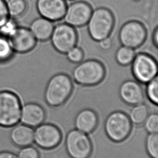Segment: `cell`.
<instances>
[{
    "mask_svg": "<svg viewBox=\"0 0 158 158\" xmlns=\"http://www.w3.org/2000/svg\"><path fill=\"white\" fill-rule=\"evenodd\" d=\"M73 91L72 79L63 73L54 75L48 82L44 91L45 103L50 106L59 107L68 101Z\"/></svg>",
    "mask_w": 158,
    "mask_h": 158,
    "instance_id": "6da1fadb",
    "label": "cell"
},
{
    "mask_svg": "<svg viewBox=\"0 0 158 158\" xmlns=\"http://www.w3.org/2000/svg\"><path fill=\"white\" fill-rule=\"evenodd\" d=\"M104 65L98 60H86L81 62L73 69L72 76L74 81L81 85L92 86L101 83L105 78Z\"/></svg>",
    "mask_w": 158,
    "mask_h": 158,
    "instance_id": "7a4b0ae2",
    "label": "cell"
},
{
    "mask_svg": "<svg viewBox=\"0 0 158 158\" xmlns=\"http://www.w3.org/2000/svg\"><path fill=\"white\" fill-rule=\"evenodd\" d=\"M115 19L110 9L100 7L92 11L88 21V32L92 40L100 42L109 37L113 30Z\"/></svg>",
    "mask_w": 158,
    "mask_h": 158,
    "instance_id": "3957f363",
    "label": "cell"
},
{
    "mask_svg": "<svg viewBox=\"0 0 158 158\" xmlns=\"http://www.w3.org/2000/svg\"><path fill=\"white\" fill-rule=\"evenodd\" d=\"M21 101L15 92L10 90L0 91V126L13 127L20 122Z\"/></svg>",
    "mask_w": 158,
    "mask_h": 158,
    "instance_id": "277c9868",
    "label": "cell"
},
{
    "mask_svg": "<svg viewBox=\"0 0 158 158\" xmlns=\"http://www.w3.org/2000/svg\"><path fill=\"white\" fill-rule=\"evenodd\" d=\"M104 128L109 139L115 143H120L127 139L130 135L132 123L127 114L116 111L107 116Z\"/></svg>",
    "mask_w": 158,
    "mask_h": 158,
    "instance_id": "5b68a950",
    "label": "cell"
},
{
    "mask_svg": "<svg viewBox=\"0 0 158 158\" xmlns=\"http://www.w3.org/2000/svg\"><path fill=\"white\" fill-rule=\"evenodd\" d=\"M133 76L140 83L148 84L157 77L158 63L152 56L146 53H138L132 62Z\"/></svg>",
    "mask_w": 158,
    "mask_h": 158,
    "instance_id": "8992f818",
    "label": "cell"
},
{
    "mask_svg": "<svg viewBox=\"0 0 158 158\" xmlns=\"http://www.w3.org/2000/svg\"><path fill=\"white\" fill-rule=\"evenodd\" d=\"M147 35V30L143 24L132 20L127 22L120 28L119 40L123 46L135 49L143 44Z\"/></svg>",
    "mask_w": 158,
    "mask_h": 158,
    "instance_id": "52a82bcc",
    "label": "cell"
},
{
    "mask_svg": "<svg viewBox=\"0 0 158 158\" xmlns=\"http://www.w3.org/2000/svg\"><path fill=\"white\" fill-rule=\"evenodd\" d=\"M66 151L71 158H88L92 151L91 141L88 135L77 129L72 130L66 135Z\"/></svg>",
    "mask_w": 158,
    "mask_h": 158,
    "instance_id": "ba28073f",
    "label": "cell"
},
{
    "mask_svg": "<svg viewBox=\"0 0 158 158\" xmlns=\"http://www.w3.org/2000/svg\"><path fill=\"white\" fill-rule=\"evenodd\" d=\"M52 45L57 52L66 53L75 47L78 41V35L75 28L66 23L54 27L50 37Z\"/></svg>",
    "mask_w": 158,
    "mask_h": 158,
    "instance_id": "9c48e42d",
    "label": "cell"
},
{
    "mask_svg": "<svg viewBox=\"0 0 158 158\" xmlns=\"http://www.w3.org/2000/svg\"><path fill=\"white\" fill-rule=\"evenodd\" d=\"M62 139L61 131L53 124L43 123L34 130V142L43 149L50 150L57 147Z\"/></svg>",
    "mask_w": 158,
    "mask_h": 158,
    "instance_id": "30bf717a",
    "label": "cell"
},
{
    "mask_svg": "<svg viewBox=\"0 0 158 158\" xmlns=\"http://www.w3.org/2000/svg\"><path fill=\"white\" fill-rule=\"evenodd\" d=\"M92 6L85 1H78L67 6L64 19L73 27H81L88 23L92 13Z\"/></svg>",
    "mask_w": 158,
    "mask_h": 158,
    "instance_id": "8fae6325",
    "label": "cell"
},
{
    "mask_svg": "<svg viewBox=\"0 0 158 158\" xmlns=\"http://www.w3.org/2000/svg\"><path fill=\"white\" fill-rule=\"evenodd\" d=\"M8 38L15 53H27L32 51L36 45V39L30 29L26 27H18Z\"/></svg>",
    "mask_w": 158,
    "mask_h": 158,
    "instance_id": "7c38bea8",
    "label": "cell"
},
{
    "mask_svg": "<svg viewBox=\"0 0 158 158\" xmlns=\"http://www.w3.org/2000/svg\"><path fill=\"white\" fill-rule=\"evenodd\" d=\"M67 6L65 0H37V10L40 15L52 22L63 19Z\"/></svg>",
    "mask_w": 158,
    "mask_h": 158,
    "instance_id": "4fadbf2b",
    "label": "cell"
},
{
    "mask_svg": "<svg viewBox=\"0 0 158 158\" xmlns=\"http://www.w3.org/2000/svg\"><path fill=\"white\" fill-rule=\"evenodd\" d=\"M120 98L129 105H139L143 103L145 94L139 82L127 80L121 84L119 90Z\"/></svg>",
    "mask_w": 158,
    "mask_h": 158,
    "instance_id": "5bb4252c",
    "label": "cell"
},
{
    "mask_svg": "<svg viewBox=\"0 0 158 158\" xmlns=\"http://www.w3.org/2000/svg\"><path fill=\"white\" fill-rule=\"evenodd\" d=\"M46 118L45 110L40 104L29 102L22 106L20 123L32 128L43 124Z\"/></svg>",
    "mask_w": 158,
    "mask_h": 158,
    "instance_id": "9a60e30c",
    "label": "cell"
},
{
    "mask_svg": "<svg viewBox=\"0 0 158 158\" xmlns=\"http://www.w3.org/2000/svg\"><path fill=\"white\" fill-rule=\"evenodd\" d=\"M98 124V117L92 109L81 110L75 117L76 129L85 133H90L95 130Z\"/></svg>",
    "mask_w": 158,
    "mask_h": 158,
    "instance_id": "2e32d148",
    "label": "cell"
},
{
    "mask_svg": "<svg viewBox=\"0 0 158 158\" xmlns=\"http://www.w3.org/2000/svg\"><path fill=\"white\" fill-rule=\"evenodd\" d=\"M34 128L19 123L13 126L11 130V141L15 146L20 148L30 146L34 143Z\"/></svg>",
    "mask_w": 158,
    "mask_h": 158,
    "instance_id": "e0dca14e",
    "label": "cell"
},
{
    "mask_svg": "<svg viewBox=\"0 0 158 158\" xmlns=\"http://www.w3.org/2000/svg\"><path fill=\"white\" fill-rule=\"evenodd\" d=\"M53 29V22L42 17L34 19L29 28L37 41L41 42L48 41L50 39Z\"/></svg>",
    "mask_w": 158,
    "mask_h": 158,
    "instance_id": "ac0fdd59",
    "label": "cell"
},
{
    "mask_svg": "<svg viewBox=\"0 0 158 158\" xmlns=\"http://www.w3.org/2000/svg\"><path fill=\"white\" fill-rule=\"evenodd\" d=\"M149 115V110L143 103L134 106L130 114V119L132 123L139 125L143 124Z\"/></svg>",
    "mask_w": 158,
    "mask_h": 158,
    "instance_id": "d6986e66",
    "label": "cell"
},
{
    "mask_svg": "<svg viewBox=\"0 0 158 158\" xmlns=\"http://www.w3.org/2000/svg\"><path fill=\"white\" fill-rule=\"evenodd\" d=\"M6 4L9 16L14 19L23 15L27 8L26 0H8Z\"/></svg>",
    "mask_w": 158,
    "mask_h": 158,
    "instance_id": "ffe728a7",
    "label": "cell"
},
{
    "mask_svg": "<svg viewBox=\"0 0 158 158\" xmlns=\"http://www.w3.org/2000/svg\"><path fill=\"white\" fill-rule=\"evenodd\" d=\"M135 56V50L130 48L122 46L115 53V60L122 66H127L132 63Z\"/></svg>",
    "mask_w": 158,
    "mask_h": 158,
    "instance_id": "44dd1931",
    "label": "cell"
},
{
    "mask_svg": "<svg viewBox=\"0 0 158 158\" xmlns=\"http://www.w3.org/2000/svg\"><path fill=\"white\" fill-rule=\"evenodd\" d=\"M14 53L8 38L0 34V63L3 64L10 61L14 57Z\"/></svg>",
    "mask_w": 158,
    "mask_h": 158,
    "instance_id": "7402d4cb",
    "label": "cell"
},
{
    "mask_svg": "<svg viewBox=\"0 0 158 158\" xmlns=\"http://www.w3.org/2000/svg\"><path fill=\"white\" fill-rule=\"evenodd\" d=\"M146 148L148 154L152 158H158V135L149 133L146 140Z\"/></svg>",
    "mask_w": 158,
    "mask_h": 158,
    "instance_id": "603a6c76",
    "label": "cell"
},
{
    "mask_svg": "<svg viewBox=\"0 0 158 158\" xmlns=\"http://www.w3.org/2000/svg\"><path fill=\"white\" fill-rule=\"evenodd\" d=\"M146 94L151 103L156 105L158 104V76L147 84Z\"/></svg>",
    "mask_w": 158,
    "mask_h": 158,
    "instance_id": "cb8c5ba5",
    "label": "cell"
},
{
    "mask_svg": "<svg viewBox=\"0 0 158 158\" xmlns=\"http://www.w3.org/2000/svg\"><path fill=\"white\" fill-rule=\"evenodd\" d=\"M143 123L146 130L149 133H158V115L157 113L149 114Z\"/></svg>",
    "mask_w": 158,
    "mask_h": 158,
    "instance_id": "d4e9b609",
    "label": "cell"
},
{
    "mask_svg": "<svg viewBox=\"0 0 158 158\" xmlns=\"http://www.w3.org/2000/svg\"><path fill=\"white\" fill-rule=\"evenodd\" d=\"M66 56L68 60L71 63H79L83 60L84 54L81 48L75 47L66 53Z\"/></svg>",
    "mask_w": 158,
    "mask_h": 158,
    "instance_id": "484cf974",
    "label": "cell"
},
{
    "mask_svg": "<svg viewBox=\"0 0 158 158\" xmlns=\"http://www.w3.org/2000/svg\"><path fill=\"white\" fill-rule=\"evenodd\" d=\"M18 27L15 19L10 17L2 27L0 28V34L8 37L15 31Z\"/></svg>",
    "mask_w": 158,
    "mask_h": 158,
    "instance_id": "4316f807",
    "label": "cell"
},
{
    "mask_svg": "<svg viewBox=\"0 0 158 158\" xmlns=\"http://www.w3.org/2000/svg\"><path fill=\"white\" fill-rule=\"evenodd\" d=\"M17 156V158H40V153L36 148L30 145L22 148Z\"/></svg>",
    "mask_w": 158,
    "mask_h": 158,
    "instance_id": "83f0119b",
    "label": "cell"
},
{
    "mask_svg": "<svg viewBox=\"0 0 158 158\" xmlns=\"http://www.w3.org/2000/svg\"><path fill=\"white\" fill-rule=\"evenodd\" d=\"M9 18L6 1L5 0H0V28L2 27Z\"/></svg>",
    "mask_w": 158,
    "mask_h": 158,
    "instance_id": "f1b7e54d",
    "label": "cell"
},
{
    "mask_svg": "<svg viewBox=\"0 0 158 158\" xmlns=\"http://www.w3.org/2000/svg\"><path fill=\"white\" fill-rule=\"evenodd\" d=\"M112 42L109 37H107L106 39L99 42L100 47L104 50L110 49L112 47Z\"/></svg>",
    "mask_w": 158,
    "mask_h": 158,
    "instance_id": "f546056e",
    "label": "cell"
},
{
    "mask_svg": "<svg viewBox=\"0 0 158 158\" xmlns=\"http://www.w3.org/2000/svg\"><path fill=\"white\" fill-rule=\"evenodd\" d=\"M0 158H17V155L9 151L0 152Z\"/></svg>",
    "mask_w": 158,
    "mask_h": 158,
    "instance_id": "4dcf8cb0",
    "label": "cell"
},
{
    "mask_svg": "<svg viewBox=\"0 0 158 158\" xmlns=\"http://www.w3.org/2000/svg\"><path fill=\"white\" fill-rule=\"evenodd\" d=\"M152 40L153 42L154 43V45L158 48V28L156 27L154 30L153 34V37H152Z\"/></svg>",
    "mask_w": 158,
    "mask_h": 158,
    "instance_id": "1f68e13d",
    "label": "cell"
}]
</instances>
